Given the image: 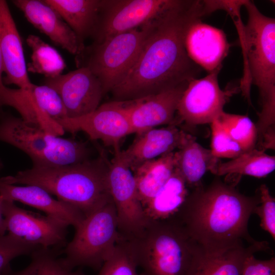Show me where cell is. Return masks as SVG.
<instances>
[{
  "instance_id": "23",
  "label": "cell",
  "mask_w": 275,
  "mask_h": 275,
  "mask_svg": "<svg viewBox=\"0 0 275 275\" xmlns=\"http://www.w3.org/2000/svg\"><path fill=\"white\" fill-rule=\"evenodd\" d=\"M187 186L184 177L176 167L168 181L144 206L148 219L164 220L176 215L189 195Z\"/></svg>"
},
{
  "instance_id": "37",
  "label": "cell",
  "mask_w": 275,
  "mask_h": 275,
  "mask_svg": "<svg viewBox=\"0 0 275 275\" xmlns=\"http://www.w3.org/2000/svg\"><path fill=\"white\" fill-rule=\"evenodd\" d=\"M4 72V66L1 52L0 50V92L2 88L5 86L3 82V78L2 77L3 73ZM2 110L0 109V113H2Z\"/></svg>"
},
{
  "instance_id": "30",
  "label": "cell",
  "mask_w": 275,
  "mask_h": 275,
  "mask_svg": "<svg viewBox=\"0 0 275 275\" xmlns=\"http://www.w3.org/2000/svg\"><path fill=\"white\" fill-rule=\"evenodd\" d=\"M31 255L32 261L25 268L7 275H69L71 272L49 249H40Z\"/></svg>"
},
{
  "instance_id": "7",
  "label": "cell",
  "mask_w": 275,
  "mask_h": 275,
  "mask_svg": "<svg viewBox=\"0 0 275 275\" xmlns=\"http://www.w3.org/2000/svg\"><path fill=\"white\" fill-rule=\"evenodd\" d=\"M75 230L65 250L64 263L71 270L77 266L100 268L120 238L112 199L85 217Z\"/></svg>"
},
{
  "instance_id": "3",
  "label": "cell",
  "mask_w": 275,
  "mask_h": 275,
  "mask_svg": "<svg viewBox=\"0 0 275 275\" xmlns=\"http://www.w3.org/2000/svg\"><path fill=\"white\" fill-rule=\"evenodd\" d=\"M248 12L244 25L240 11L231 16L240 36L244 55V76L240 89L251 103V85L257 87L261 109L256 125L261 138L275 126V19L263 15L251 1L243 0Z\"/></svg>"
},
{
  "instance_id": "19",
  "label": "cell",
  "mask_w": 275,
  "mask_h": 275,
  "mask_svg": "<svg viewBox=\"0 0 275 275\" xmlns=\"http://www.w3.org/2000/svg\"><path fill=\"white\" fill-rule=\"evenodd\" d=\"M187 133L176 125L152 128L138 133L132 143L120 155L131 171L142 163L178 149Z\"/></svg>"
},
{
  "instance_id": "11",
  "label": "cell",
  "mask_w": 275,
  "mask_h": 275,
  "mask_svg": "<svg viewBox=\"0 0 275 275\" xmlns=\"http://www.w3.org/2000/svg\"><path fill=\"white\" fill-rule=\"evenodd\" d=\"M65 131L72 133H86L91 140H100L106 146L120 149L122 140L133 133L124 101H112L103 103L93 112L76 118L56 121Z\"/></svg>"
},
{
  "instance_id": "39",
  "label": "cell",
  "mask_w": 275,
  "mask_h": 275,
  "mask_svg": "<svg viewBox=\"0 0 275 275\" xmlns=\"http://www.w3.org/2000/svg\"><path fill=\"white\" fill-rule=\"evenodd\" d=\"M69 275H78L76 273L71 272Z\"/></svg>"
},
{
  "instance_id": "10",
  "label": "cell",
  "mask_w": 275,
  "mask_h": 275,
  "mask_svg": "<svg viewBox=\"0 0 275 275\" xmlns=\"http://www.w3.org/2000/svg\"><path fill=\"white\" fill-rule=\"evenodd\" d=\"M221 68L188 82L179 102L174 125L176 122L190 126L211 124L224 112L234 91L220 88L217 76Z\"/></svg>"
},
{
  "instance_id": "36",
  "label": "cell",
  "mask_w": 275,
  "mask_h": 275,
  "mask_svg": "<svg viewBox=\"0 0 275 275\" xmlns=\"http://www.w3.org/2000/svg\"><path fill=\"white\" fill-rule=\"evenodd\" d=\"M3 199L0 195V235H5L7 227L5 217L3 212Z\"/></svg>"
},
{
  "instance_id": "17",
  "label": "cell",
  "mask_w": 275,
  "mask_h": 275,
  "mask_svg": "<svg viewBox=\"0 0 275 275\" xmlns=\"http://www.w3.org/2000/svg\"><path fill=\"white\" fill-rule=\"evenodd\" d=\"M0 50L5 73L4 83L29 91L33 83L29 77L21 38L4 0H0Z\"/></svg>"
},
{
  "instance_id": "35",
  "label": "cell",
  "mask_w": 275,
  "mask_h": 275,
  "mask_svg": "<svg viewBox=\"0 0 275 275\" xmlns=\"http://www.w3.org/2000/svg\"><path fill=\"white\" fill-rule=\"evenodd\" d=\"M241 275H275V258L267 260L256 259L254 254L245 259Z\"/></svg>"
},
{
  "instance_id": "34",
  "label": "cell",
  "mask_w": 275,
  "mask_h": 275,
  "mask_svg": "<svg viewBox=\"0 0 275 275\" xmlns=\"http://www.w3.org/2000/svg\"><path fill=\"white\" fill-rule=\"evenodd\" d=\"M260 202L254 213L260 219V227L275 239V199L270 193L267 186L262 184L259 187Z\"/></svg>"
},
{
  "instance_id": "31",
  "label": "cell",
  "mask_w": 275,
  "mask_h": 275,
  "mask_svg": "<svg viewBox=\"0 0 275 275\" xmlns=\"http://www.w3.org/2000/svg\"><path fill=\"white\" fill-rule=\"evenodd\" d=\"M28 91L37 106L54 121L67 118L63 101L53 89L33 84Z\"/></svg>"
},
{
  "instance_id": "24",
  "label": "cell",
  "mask_w": 275,
  "mask_h": 275,
  "mask_svg": "<svg viewBox=\"0 0 275 275\" xmlns=\"http://www.w3.org/2000/svg\"><path fill=\"white\" fill-rule=\"evenodd\" d=\"M175 152L147 161L132 171L143 208L172 175L176 167Z\"/></svg>"
},
{
  "instance_id": "9",
  "label": "cell",
  "mask_w": 275,
  "mask_h": 275,
  "mask_svg": "<svg viewBox=\"0 0 275 275\" xmlns=\"http://www.w3.org/2000/svg\"><path fill=\"white\" fill-rule=\"evenodd\" d=\"M120 151L115 153L109 162L107 181L119 232L122 237L127 238L143 229L148 219L138 195L133 173L121 157Z\"/></svg>"
},
{
  "instance_id": "12",
  "label": "cell",
  "mask_w": 275,
  "mask_h": 275,
  "mask_svg": "<svg viewBox=\"0 0 275 275\" xmlns=\"http://www.w3.org/2000/svg\"><path fill=\"white\" fill-rule=\"evenodd\" d=\"M3 212L8 234L18 240L39 249L65 244L68 226L46 215L17 206L3 199Z\"/></svg>"
},
{
  "instance_id": "8",
  "label": "cell",
  "mask_w": 275,
  "mask_h": 275,
  "mask_svg": "<svg viewBox=\"0 0 275 275\" xmlns=\"http://www.w3.org/2000/svg\"><path fill=\"white\" fill-rule=\"evenodd\" d=\"M177 0H101L92 37L101 41L148 24L171 8Z\"/></svg>"
},
{
  "instance_id": "2",
  "label": "cell",
  "mask_w": 275,
  "mask_h": 275,
  "mask_svg": "<svg viewBox=\"0 0 275 275\" xmlns=\"http://www.w3.org/2000/svg\"><path fill=\"white\" fill-rule=\"evenodd\" d=\"M259 202V196H245L217 178L206 187L194 188L174 216L201 246L254 243L248 225Z\"/></svg>"
},
{
  "instance_id": "4",
  "label": "cell",
  "mask_w": 275,
  "mask_h": 275,
  "mask_svg": "<svg viewBox=\"0 0 275 275\" xmlns=\"http://www.w3.org/2000/svg\"><path fill=\"white\" fill-rule=\"evenodd\" d=\"M109 163L101 152L95 159L68 166H33L14 176L0 178V181L39 186L86 217L112 200L107 181Z\"/></svg>"
},
{
  "instance_id": "15",
  "label": "cell",
  "mask_w": 275,
  "mask_h": 275,
  "mask_svg": "<svg viewBox=\"0 0 275 275\" xmlns=\"http://www.w3.org/2000/svg\"><path fill=\"white\" fill-rule=\"evenodd\" d=\"M188 84L124 101L134 133L138 134L161 125H174L178 103Z\"/></svg>"
},
{
  "instance_id": "38",
  "label": "cell",
  "mask_w": 275,
  "mask_h": 275,
  "mask_svg": "<svg viewBox=\"0 0 275 275\" xmlns=\"http://www.w3.org/2000/svg\"><path fill=\"white\" fill-rule=\"evenodd\" d=\"M3 167H4V164H3V161L0 158V171L3 169Z\"/></svg>"
},
{
  "instance_id": "6",
  "label": "cell",
  "mask_w": 275,
  "mask_h": 275,
  "mask_svg": "<svg viewBox=\"0 0 275 275\" xmlns=\"http://www.w3.org/2000/svg\"><path fill=\"white\" fill-rule=\"evenodd\" d=\"M156 19L85 46L76 56L77 68H89L101 82L105 94L111 92L124 79L133 67Z\"/></svg>"
},
{
  "instance_id": "20",
  "label": "cell",
  "mask_w": 275,
  "mask_h": 275,
  "mask_svg": "<svg viewBox=\"0 0 275 275\" xmlns=\"http://www.w3.org/2000/svg\"><path fill=\"white\" fill-rule=\"evenodd\" d=\"M0 195L4 200L18 201L29 205L75 229L85 217L76 208L54 199L50 194L37 186H17L0 181Z\"/></svg>"
},
{
  "instance_id": "27",
  "label": "cell",
  "mask_w": 275,
  "mask_h": 275,
  "mask_svg": "<svg viewBox=\"0 0 275 275\" xmlns=\"http://www.w3.org/2000/svg\"><path fill=\"white\" fill-rule=\"evenodd\" d=\"M89 149L85 143L56 136L52 143L39 161L33 166L61 167L89 159Z\"/></svg>"
},
{
  "instance_id": "33",
  "label": "cell",
  "mask_w": 275,
  "mask_h": 275,
  "mask_svg": "<svg viewBox=\"0 0 275 275\" xmlns=\"http://www.w3.org/2000/svg\"><path fill=\"white\" fill-rule=\"evenodd\" d=\"M40 249L26 244L9 234L0 235V275H7L11 271L10 262L21 255L32 254Z\"/></svg>"
},
{
  "instance_id": "28",
  "label": "cell",
  "mask_w": 275,
  "mask_h": 275,
  "mask_svg": "<svg viewBox=\"0 0 275 275\" xmlns=\"http://www.w3.org/2000/svg\"><path fill=\"white\" fill-rule=\"evenodd\" d=\"M216 119L244 152L256 148L257 129L256 124L249 117L224 111Z\"/></svg>"
},
{
  "instance_id": "25",
  "label": "cell",
  "mask_w": 275,
  "mask_h": 275,
  "mask_svg": "<svg viewBox=\"0 0 275 275\" xmlns=\"http://www.w3.org/2000/svg\"><path fill=\"white\" fill-rule=\"evenodd\" d=\"M275 169V157L264 151L255 148L244 151L238 157L225 162H219L213 173L217 176L230 174L264 178Z\"/></svg>"
},
{
  "instance_id": "26",
  "label": "cell",
  "mask_w": 275,
  "mask_h": 275,
  "mask_svg": "<svg viewBox=\"0 0 275 275\" xmlns=\"http://www.w3.org/2000/svg\"><path fill=\"white\" fill-rule=\"evenodd\" d=\"M26 43L32 50L31 62L27 65L28 72L52 78L62 74L66 67L61 54L40 37L30 35Z\"/></svg>"
},
{
  "instance_id": "16",
  "label": "cell",
  "mask_w": 275,
  "mask_h": 275,
  "mask_svg": "<svg viewBox=\"0 0 275 275\" xmlns=\"http://www.w3.org/2000/svg\"><path fill=\"white\" fill-rule=\"evenodd\" d=\"M28 21L56 44L77 56L85 46L60 15L44 0L12 1Z\"/></svg>"
},
{
  "instance_id": "1",
  "label": "cell",
  "mask_w": 275,
  "mask_h": 275,
  "mask_svg": "<svg viewBox=\"0 0 275 275\" xmlns=\"http://www.w3.org/2000/svg\"><path fill=\"white\" fill-rule=\"evenodd\" d=\"M204 1L177 0L155 22L133 67L111 92L115 101L136 100L188 84L201 68L188 57L185 33L207 15Z\"/></svg>"
},
{
  "instance_id": "32",
  "label": "cell",
  "mask_w": 275,
  "mask_h": 275,
  "mask_svg": "<svg viewBox=\"0 0 275 275\" xmlns=\"http://www.w3.org/2000/svg\"><path fill=\"white\" fill-rule=\"evenodd\" d=\"M211 151L219 158L234 159L244 151L216 119L211 123Z\"/></svg>"
},
{
  "instance_id": "22",
  "label": "cell",
  "mask_w": 275,
  "mask_h": 275,
  "mask_svg": "<svg viewBox=\"0 0 275 275\" xmlns=\"http://www.w3.org/2000/svg\"><path fill=\"white\" fill-rule=\"evenodd\" d=\"M70 26L79 39L92 37L96 29L101 0H44Z\"/></svg>"
},
{
  "instance_id": "13",
  "label": "cell",
  "mask_w": 275,
  "mask_h": 275,
  "mask_svg": "<svg viewBox=\"0 0 275 275\" xmlns=\"http://www.w3.org/2000/svg\"><path fill=\"white\" fill-rule=\"evenodd\" d=\"M44 83L61 97L68 118L93 112L100 105L105 95L99 79L86 67L54 77L45 78Z\"/></svg>"
},
{
  "instance_id": "14",
  "label": "cell",
  "mask_w": 275,
  "mask_h": 275,
  "mask_svg": "<svg viewBox=\"0 0 275 275\" xmlns=\"http://www.w3.org/2000/svg\"><path fill=\"white\" fill-rule=\"evenodd\" d=\"M270 250L266 241L241 242L213 248L198 244L187 275H241L249 256L259 252H269Z\"/></svg>"
},
{
  "instance_id": "29",
  "label": "cell",
  "mask_w": 275,
  "mask_h": 275,
  "mask_svg": "<svg viewBox=\"0 0 275 275\" xmlns=\"http://www.w3.org/2000/svg\"><path fill=\"white\" fill-rule=\"evenodd\" d=\"M138 265L127 241L120 236L115 249L103 263L98 275H145Z\"/></svg>"
},
{
  "instance_id": "21",
  "label": "cell",
  "mask_w": 275,
  "mask_h": 275,
  "mask_svg": "<svg viewBox=\"0 0 275 275\" xmlns=\"http://www.w3.org/2000/svg\"><path fill=\"white\" fill-rule=\"evenodd\" d=\"M176 168L184 177L187 186L194 188L201 185V180L206 172L212 174L220 162L210 149L203 147L195 138L187 133L183 143L175 152Z\"/></svg>"
},
{
  "instance_id": "5",
  "label": "cell",
  "mask_w": 275,
  "mask_h": 275,
  "mask_svg": "<svg viewBox=\"0 0 275 275\" xmlns=\"http://www.w3.org/2000/svg\"><path fill=\"white\" fill-rule=\"evenodd\" d=\"M124 239L145 275H187L198 245L175 216L148 219L138 233Z\"/></svg>"
},
{
  "instance_id": "18",
  "label": "cell",
  "mask_w": 275,
  "mask_h": 275,
  "mask_svg": "<svg viewBox=\"0 0 275 275\" xmlns=\"http://www.w3.org/2000/svg\"><path fill=\"white\" fill-rule=\"evenodd\" d=\"M184 45L189 58L208 73L222 66L230 47L222 30L203 23L201 20L194 22L187 29Z\"/></svg>"
}]
</instances>
